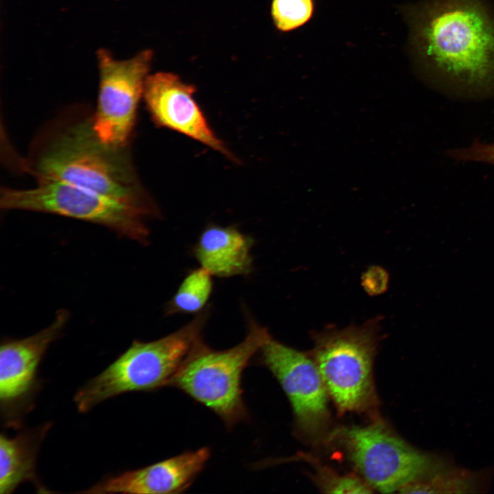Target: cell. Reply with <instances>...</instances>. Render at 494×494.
<instances>
[{
    "mask_svg": "<svg viewBox=\"0 0 494 494\" xmlns=\"http://www.w3.org/2000/svg\"><path fill=\"white\" fill-rule=\"evenodd\" d=\"M25 167L138 207L152 217L157 209L141 185L128 146L102 142L93 112L70 108L45 126L33 141Z\"/></svg>",
    "mask_w": 494,
    "mask_h": 494,
    "instance_id": "obj_1",
    "label": "cell"
},
{
    "mask_svg": "<svg viewBox=\"0 0 494 494\" xmlns=\"http://www.w3.org/2000/svg\"><path fill=\"white\" fill-rule=\"evenodd\" d=\"M69 318L65 309L53 322L23 339H5L0 348V415L6 428L19 429L33 410L43 380L40 364L49 346L60 336Z\"/></svg>",
    "mask_w": 494,
    "mask_h": 494,
    "instance_id": "obj_10",
    "label": "cell"
},
{
    "mask_svg": "<svg viewBox=\"0 0 494 494\" xmlns=\"http://www.w3.org/2000/svg\"><path fill=\"white\" fill-rule=\"evenodd\" d=\"M258 354L290 402L297 432L314 444L327 441L331 432L328 395L311 355L271 336Z\"/></svg>",
    "mask_w": 494,
    "mask_h": 494,
    "instance_id": "obj_9",
    "label": "cell"
},
{
    "mask_svg": "<svg viewBox=\"0 0 494 494\" xmlns=\"http://www.w3.org/2000/svg\"><path fill=\"white\" fill-rule=\"evenodd\" d=\"M253 239L235 226H207L193 253L201 268L212 276L228 278L247 275L253 268Z\"/></svg>",
    "mask_w": 494,
    "mask_h": 494,
    "instance_id": "obj_13",
    "label": "cell"
},
{
    "mask_svg": "<svg viewBox=\"0 0 494 494\" xmlns=\"http://www.w3.org/2000/svg\"><path fill=\"white\" fill-rule=\"evenodd\" d=\"M312 475L314 482L325 493H371L373 489L361 477L340 474L328 467L318 464Z\"/></svg>",
    "mask_w": 494,
    "mask_h": 494,
    "instance_id": "obj_17",
    "label": "cell"
},
{
    "mask_svg": "<svg viewBox=\"0 0 494 494\" xmlns=\"http://www.w3.org/2000/svg\"><path fill=\"white\" fill-rule=\"evenodd\" d=\"M51 425L47 422L27 428L12 438L1 433V494L11 493L25 482H31L38 493H51L38 480L36 463L40 445Z\"/></svg>",
    "mask_w": 494,
    "mask_h": 494,
    "instance_id": "obj_14",
    "label": "cell"
},
{
    "mask_svg": "<svg viewBox=\"0 0 494 494\" xmlns=\"http://www.w3.org/2000/svg\"><path fill=\"white\" fill-rule=\"evenodd\" d=\"M314 12L313 0H273L271 14L281 32L295 30L306 23Z\"/></svg>",
    "mask_w": 494,
    "mask_h": 494,
    "instance_id": "obj_18",
    "label": "cell"
},
{
    "mask_svg": "<svg viewBox=\"0 0 494 494\" xmlns=\"http://www.w3.org/2000/svg\"><path fill=\"white\" fill-rule=\"evenodd\" d=\"M379 318L360 326L328 328L314 333V360L328 397L340 414L371 412L378 405L373 367Z\"/></svg>",
    "mask_w": 494,
    "mask_h": 494,
    "instance_id": "obj_5",
    "label": "cell"
},
{
    "mask_svg": "<svg viewBox=\"0 0 494 494\" xmlns=\"http://www.w3.org/2000/svg\"><path fill=\"white\" fill-rule=\"evenodd\" d=\"M449 154L456 160L481 162L494 166V143L476 141L469 147L450 150Z\"/></svg>",
    "mask_w": 494,
    "mask_h": 494,
    "instance_id": "obj_19",
    "label": "cell"
},
{
    "mask_svg": "<svg viewBox=\"0 0 494 494\" xmlns=\"http://www.w3.org/2000/svg\"><path fill=\"white\" fill-rule=\"evenodd\" d=\"M248 326L245 338L228 349H212L200 339L168 384L210 409L228 429L249 418L243 399V372L270 336L252 318Z\"/></svg>",
    "mask_w": 494,
    "mask_h": 494,
    "instance_id": "obj_4",
    "label": "cell"
},
{
    "mask_svg": "<svg viewBox=\"0 0 494 494\" xmlns=\"http://www.w3.org/2000/svg\"><path fill=\"white\" fill-rule=\"evenodd\" d=\"M327 442L340 446L360 475L381 493L400 491L425 475L438 460L410 445L378 417L366 426L331 431Z\"/></svg>",
    "mask_w": 494,
    "mask_h": 494,
    "instance_id": "obj_7",
    "label": "cell"
},
{
    "mask_svg": "<svg viewBox=\"0 0 494 494\" xmlns=\"http://www.w3.org/2000/svg\"><path fill=\"white\" fill-rule=\"evenodd\" d=\"M99 89L93 125L100 140L117 147L129 145L139 101L153 58L145 49L126 60L115 59L110 51H97Z\"/></svg>",
    "mask_w": 494,
    "mask_h": 494,
    "instance_id": "obj_8",
    "label": "cell"
},
{
    "mask_svg": "<svg viewBox=\"0 0 494 494\" xmlns=\"http://www.w3.org/2000/svg\"><path fill=\"white\" fill-rule=\"evenodd\" d=\"M207 309L189 322L160 339L131 345L102 372L82 386L73 401L80 412L130 392H148L169 384L193 346L202 339Z\"/></svg>",
    "mask_w": 494,
    "mask_h": 494,
    "instance_id": "obj_3",
    "label": "cell"
},
{
    "mask_svg": "<svg viewBox=\"0 0 494 494\" xmlns=\"http://www.w3.org/2000/svg\"><path fill=\"white\" fill-rule=\"evenodd\" d=\"M211 456L204 447L187 451L147 467L110 474L78 493H180L185 491L203 470Z\"/></svg>",
    "mask_w": 494,
    "mask_h": 494,
    "instance_id": "obj_12",
    "label": "cell"
},
{
    "mask_svg": "<svg viewBox=\"0 0 494 494\" xmlns=\"http://www.w3.org/2000/svg\"><path fill=\"white\" fill-rule=\"evenodd\" d=\"M405 13L423 66L472 92L494 87V22L480 3L435 0Z\"/></svg>",
    "mask_w": 494,
    "mask_h": 494,
    "instance_id": "obj_2",
    "label": "cell"
},
{
    "mask_svg": "<svg viewBox=\"0 0 494 494\" xmlns=\"http://www.w3.org/2000/svg\"><path fill=\"white\" fill-rule=\"evenodd\" d=\"M195 91L176 74L157 72L148 75L143 98L156 126L178 132L233 158L209 126L193 98Z\"/></svg>",
    "mask_w": 494,
    "mask_h": 494,
    "instance_id": "obj_11",
    "label": "cell"
},
{
    "mask_svg": "<svg viewBox=\"0 0 494 494\" xmlns=\"http://www.w3.org/2000/svg\"><path fill=\"white\" fill-rule=\"evenodd\" d=\"M28 189L1 188L0 206L69 217L102 225L141 244L149 242L145 220L152 217L133 205L62 180L36 176Z\"/></svg>",
    "mask_w": 494,
    "mask_h": 494,
    "instance_id": "obj_6",
    "label": "cell"
},
{
    "mask_svg": "<svg viewBox=\"0 0 494 494\" xmlns=\"http://www.w3.org/2000/svg\"><path fill=\"white\" fill-rule=\"evenodd\" d=\"M475 477L472 473L454 469L438 460L434 467L423 478L414 481L399 492L414 493H463L467 489H476Z\"/></svg>",
    "mask_w": 494,
    "mask_h": 494,
    "instance_id": "obj_15",
    "label": "cell"
},
{
    "mask_svg": "<svg viewBox=\"0 0 494 494\" xmlns=\"http://www.w3.org/2000/svg\"><path fill=\"white\" fill-rule=\"evenodd\" d=\"M212 275L205 269L191 270L183 280L176 292L167 303L166 314L201 312L213 290Z\"/></svg>",
    "mask_w": 494,
    "mask_h": 494,
    "instance_id": "obj_16",
    "label": "cell"
}]
</instances>
